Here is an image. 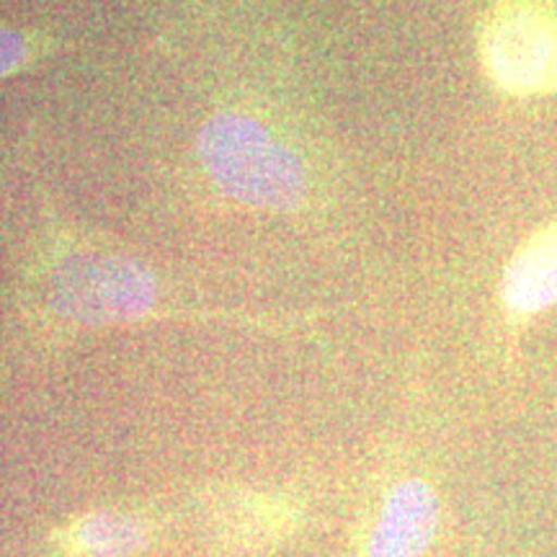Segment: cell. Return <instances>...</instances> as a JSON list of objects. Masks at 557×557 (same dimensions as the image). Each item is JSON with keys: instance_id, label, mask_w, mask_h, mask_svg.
<instances>
[{"instance_id": "cell-3", "label": "cell", "mask_w": 557, "mask_h": 557, "mask_svg": "<svg viewBox=\"0 0 557 557\" xmlns=\"http://www.w3.org/2000/svg\"><path fill=\"white\" fill-rule=\"evenodd\" d=\"M478 52L504 94H557V0H493L480 21Z\"/></svg>"}, {"instance_id": "cell-4", "label": "cell", "mask_w": 557, "mask_h": 557, "mask_svg": "<svg viewBox=\"0 0 557 557\" xmlns=\"http://www.w3.org/2000/svg\"><path fill=\"white\" fill-rule=\"evenodd\" d=\"M438 529V498L426 480H400L387 493L367 542V557H423Z\"/></svg>"}, {"instance_id": "cell-7", "label": "cell", "mask_w": 557, "mask_h": 557, "mask_svg": "<svg viewBox=\"0 0 557 557\" xmlns=\"http://www.w3.org/2000/svg\"><path fill=\"white\" fill-rule=\"evenodd\" d=\"M37 41L11 26H0V78L18 73L37 58Z\"/></svg>"}, {"instance_id": "cell-5", "label": "cell", "mask_w": 557, "mask_h": 557, "mask_svg": "<svg viewBox=\"0 0 557 557\" xmlns=\"http://www.w3.org/2000/svg\"><path fill=\"white\" fill-rule=\"evenodd\" d=\"M500 305L513 323L557 305V222L537 233L511 256L500 278Z\"/></svg>"}, {"instance_id": "cell-6", "label": "cell", "mask_w": 557, "mask_h": 557, "mask_svg": "<svg viewBox=\"0 0 557 557\" xmlns=\"http://www.w3.org/2000/svg\"><path fill=\"white\" fill-rule=\"evenodd\" d=\"M148 524L120 511H99L75 521L60 537L62 553L73 557H132L148 545Z\"/></svg>"}, {"instance_id": "cell-2", "label": "cell", "mask_w": 557, "mask_h": 557, "mask_svg": "<svg viewBox=\"0 0 557 557\" xmlns=\"http://www.w3.org/2000/svg\"><path fill=\"white\" fill-rule=\"evenodd\" d=\"M37 284L50 315L78 329L184 315L171 282L156 269L75 233L54 240Z\"/></svg>"}, {"instance_id": "cell-1", "label": "cell", "mask_w": 557, "mask_h": 557, "mask_svg": "<svg viewBox=\"0 0 557 557\" xmlns=\"http://www.w3.org/2000/svg\"><path fill=\"white\" fill-rule=\"evenodd\" d=\"M197 163L222 199L256 212H299L312 199V169L302 145L276 116L235 103L199 127Z\"/></svg>"}]
</instances>
